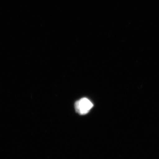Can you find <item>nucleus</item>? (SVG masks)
<instances>
[{
    "mask_svg": "<svg viewBox=\"0 0 159 159\" xmlns=\"http://www.w3.org/2000/svg\"><path fill=\"white\" fill-rule=\"evenodd\" d=\"M93 104L90 100L86 98H82L75 102V108L77 113L84 115L88 113Z\"/></svg>",
    "mask_w": 159,
    "mask_h": 159,
    "instance_id": "obj_1",
    "label": "nucleus"
}]
</instances>
